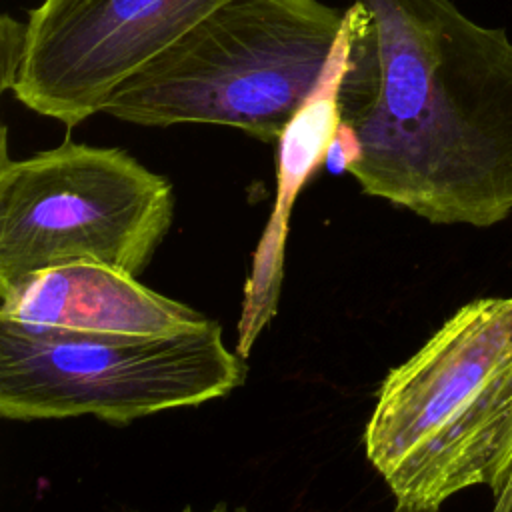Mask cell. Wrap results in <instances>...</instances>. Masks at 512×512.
I'll return each instance as SVG.
<instances>
[{"label": "cell", "mask_w": 512, "mask_h": 512, "mask_svg": "<svg viewBox=\"0 0 512 512\" xmlns=\"http://www.w3.org/2000/svg\"><path fill=\"white\" fill-rule=\"evenodd\" d=\"M376 34V80L342 118L368 196L432 224L486 228L512 214V38L454 0H360Z\"/></svg>", "instance_id": "cell-1"}, {"label": "cell", "mask_w": 512, "mask_h": 512, "mask_svg": "<svg viewBox=\"0 0 512 512\" xmlns=\"http://www.w3.org/2000/svg\"><path fill=\"white\" fill-rule=\"evenodd\" d=\"M512 416V298L456 310L380 384L364 450L396 504L488 484Z\"/></svg>", "instance_id": "cell-2"}, {"label": "cell", "mask_w": 512, "mask_h": 512, "mask_svg": "<svg viewBox=\"0 0 512 512\" xmlns=\"http://www.w3.org/2000/svg\"><path fill=\"white\" fill-rule=\"evenodd\" d=\"M342 22L344 10L324 0H230L116 88L102 114L278 142L320 82Z\"/></svg>", "instance_id": "cell-3"}, {"label": "cell", "mask_w": 512, "mask_h": 512, "mask_svg": "<svg viewBox=\"0 0 512 512\" xmlns=\"http://www.w3.org/2000/svg\"><path fill=\"white\" fill-rule=\"evenodd\" d=\"M244 358L214 320L156 336L28 330L0 320V414L6 420L96 416L124 426L198 406L244 382Z\"/></svg>", "instance_id": "cell-4"}, {"label": "cell", "mask_w": 512, "mask_h": 512, "mask_svg": "<svg viewBox=\"0 0 512 512\" xmlns=\"http://www.w3.org/2000/svg\"><path fill=\"white\" fill-rule=\"evenodd\" d=\"M172 218L168 178L126 150L66 140L12 160L2 128L0 286L76 262L138 276Z\"/></svg>", "instance_id": "cell-5"}, {"label": "cell", "mask_w": 512, "mask_h": 512, "mask_svg": "<svg viewBox=\"0 0 512 512\" xmlns=\"http://www.w3.org/2000/svg\"><path fill=\"white\" fill-rule=\"evenodd\" d=\"M230 0H42L28 12L12 94L74 128L208 14Z\"/></svg>", "instance_id": "cell-6"}, {"label": "cell", "mask_w": 512, "mask_h": 512, "mask_svg": "<svg viewBox=\"0 0 512 512\" xmlns=\"http://www.w3.org/2000/svg\"><path fill=\"white\" fill-rule=\"evenodd\" d=\"M0 320L28 330L156 336L208 320L124 270L76 262L0 286Z\"/></svg>", "instance_id": "cell-7"}, {"label": "cell", "mask_w": 512, "mask_h": 512, "mask_svg": "<svg viewBox=\"0 0 512 512\" xmlns=\"http://www.w3.org/2000/svg\"><path fill=\"white\" fill-rule=\"evenodd\" d=\"M348 50H350V34L344 18L340 34L328 58V64L320 76V82L316 84L312 94L306 98V102L298 108V112L292 116V120L286 124L284 132L276 142L278 146L276 202H274V210L270 214L268 226L264 230L262 242L258 246L256 258H254V272L246 288L244 316L240 322V338H238L240 356L248 354L252 340L260 334L264 324L274 316L290 210L296 196L306 186V182L314 176V172L322 164H326L330 142L342 120L340 88L348 70Z\"/></svg>", "instance_id": "cell-8"}, {"label": "cell", "mask_w": 512, "mask_h": 512, "mask_svg": "<svg viewBox=\"0 0 512 512\" xmlns=\"http://www.w3.org/2000/svg\"><path fill=\"white\" fill-rule=\"evenodd\" d=\"M26 52V22L14 20L10 14L0 18V90L12 92Z\"/></svg>", "instance_id": "cell-9"}, {"label": "cell", "mask_w": 512, "mask_h": 512, "mask_svg": "<svg viewBox=\"0 0 512 512\" xmlns=\"http://www.w3.org/2000/svg\"><path fill=\"white\" fill-rule=\"evenodd\" d=\"M488 486L494 496L492 512H512V416L506 426Z\"/></svg>", "instance_id": "cell-10"}, {"label": "cell", "mask_w": 512, "mask_h": 512, "mask_svg": "<svg viewBox=\"0 0 512 512\" xmlns=\"http://www.w3.org/2000/svg\"><path fill=\"white\" fill-rule=\"evenodd\" d=\"M392 512H440L436 508H414V506H402V504H396Z\"/></svg>", "instance_id": "cell-11"}, {"label": "cell", "mask_w": 512, "mask_h": 512, "mask_svg": "<svg viewBox=\"0 0 512 512\" xmlns=\"http://www.w3.org/2000/svg\"><path fill=\"white\" fill-rule=\"evenodd\" d=\"M182 512H194V510H192V508H184ZM208 512H228V508L222 506V504H218V506H214V508L208 510ZM238 512H244V510H238Z\"/></svg>", "instance_id": "cell-12"}]
</instances>
